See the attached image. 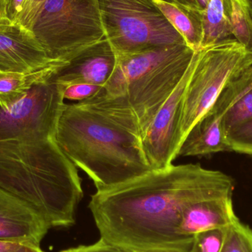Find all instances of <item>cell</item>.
Returning <instances> with one entry per match:
<instances>
[{"label":"cell","instance_id":"obj_1","mask_svg":"<svg viewBox=\"0 0 252 252\" xmlns=\"http://www.w3.org/2000/svg\"><path fill=\"white\" fill-rule=\"evenodd\" d=\"M64 105L63 89L51 78L8 110L0 107V189L33 209L50 229L73 226L84 196L78 167L56 141Z\"/></svg>","mask_w":252,"mask_h":252},{"label":"cell","instance_id":"obj_2","mask_svg":"<svg viewBox=\"0 0 252 252\" xmlns=\"http://www.w3.org/2000/svg\"><path fill=\"white\" fill-rule=\"evenodd\" d=\"M234 181L200 164L152 170L91 196L89 208L100 239L126 251L189 252L179 235L182 210L192 203L232 196Z\"/></svg>","mask_w":252,"mask_h":252},{"label":"cell","instance_id":"obj_3","mask_svg":"<svg viewBox=\"0 0 252 252\" xmlns=\"http://www.w3.org/2000/svg\"><path fill=\"white\" fill-rule=\"evenodd\" d=\"M194 53L187 44H175L116 56L106 85L78 103L141 139L183 78Z\"/></svg>","mask_w":252,"mask_h":252},{"label":"cell","instance_id":"obj_4","mask_svg":"<svg viewBox=\"0 0 252 252\" xmlns=\"http://www.w3.org/2000/svg\"><path fill=\"white\" fill-rule=\"evenodd\" d=\"M63 154L103 190L152 170L141 139L93 109L65 103L56 128Z\"/></svg>","mask_w":252,"mask_h":252},{"label":"cell","instance_id":"obj_5","mask_svg":"<svg viewBox=\"0 0 252 252\" xmlns=\"http://www.w3.org/2000/svg\"><path fill=\"white\" fill-rule=\"evenodd\" d=\"M32 31L55 62L69 63L107 43L98 0H47Z\"/></svg>","mask_w":252,"mask_h":252},{"label":"cell","instance_id":"obj_6","mask_svg":"<svg viewBox=\"0 0 252 252\" xmlns=\"http://www.w3.org/2000/svg\"><path fill=\"white\" fill-rule=\"evenodd\" d=\"M251 64L252 52L234 38L195 52V66L182 100L181 145L226 86Z\"/></svg>","mask_w":252,"mask_h":252},{"label":"cell","instance_id":"obj_7","mask_svg":"<svg viewBox=\"0 0 252 252\" xmlns=\"http://www.w3.org/2000/svg\"><path fill=\"white\" fill-rule=\"evenodd\" d=\"M108 45L115 56L186 44L152 0H98Z\"/></svg>","mask_w":252,"mask_h":252},{"label":"cell","instance_id":"obj_8","mask_svg":"<svg viewBox=\"0 0 252 252\" xmlns=\"http://www.w3.org/2000/svg\"><path fill=\"white\" fill-rule=\"evenodd\" d=\"M195 52L183 78L141 138L144 154L152 170L170 167L177 158L181 146L182 100L195 66Z\"/></svg>","mask_w":252,"mask_h":252},{"label":"cell","instance_id":"obj_9","mask_svg":"<svg viewBox=\"0 0 252 252\" xmlns=\"http://www.w3.org/2000/svg\"><path fill=\"white\" fill-rule=\"evenodd\" d=\"M55 62H59L49 58L32 31L6 18L0 20V72L31 73Z\"/></svg>","mask_w":252,"mask_h":252},{"label":"cell","instance_id":"obj_10","mask_svg":"<svg viewBox=\"0 0 252 252\" xmlns=\"http://www.w3.org/2000/svg\"><path fill=\"white\" fill-rule=\"evenodd\" d=\"M50 229L33 209L0 189V241L40 247Z\"/></svg>","mask_w":252,"mask_h":252},{"label":"cell","instance_id":"obj_11","mask_svg":"<svg viewBox=\"0 0 252 252\" xmlns=\"http://www.w3.org/2000/svg\"><path fill=\"white\" fill-rule=\"evenodd\" d=\"M116 56L107 43L94 47L62 67L53 81L61 87L88 84L103 87L113 73Z\"/></svg>","mask_w":252,"mask_h":252},{"label":"cell","instance_id":"obj_12","mask_svg":"<svg viewBox=\"0 0 252 252\" xmlns=\"http://www.w3.org/2000/svg\"><path fill=\"white\" fill-rule=\"evenodd\" d=\"M238 220L232 196L209 198L189 204L182 210L178 231L181 236L192 242L199 232L227 227Z\"/></svg>","mask_w":252,"mask_h":252},{"label":"cell","instance_id":"obj_13","mask_svg":"<svg viewBox=\"0 0 252 252\" xmlns=\"http://www.w3.org/2000/svg\"><path fill=\"white\" fill-rule=\"evenodd\" d=\"M213 107L222 115L226 136L252 121V64L226 86Z\"/></svg>","mask_w":252,"mask_h":252},{"label":"cell","instance_id":"obj_14","mask_svg":"<svg viewBox=\"0 0 252 252\" xmlns=\"http://www.w3.org/2000/svg\"><path fill=\"white\" fill-rule=\"evenodd\" d=\"M232 151L222 124V115L212 107L187 134L176 157H206Z\"/></svg>","mask_w":252,"mask_h":252},{"label":"cell","instance_id":"obj_15","mask_svg":"<svg viewBox=\"0 0 252 252\" xmlns=\"http://www.w3.org/2000/svg\"><path fill=\"white\" fill-rule=\"evenodd\" d=\"M67 64L64 62H55L31 73L0 72V107L8 110L25 97L34 86L48 81Z\"/></svg>","mask_w":252,"mask_h":252},{"label":"cell","instance_id":"obj_16","mask_svg":"<svg viewBox=\"0 0 252 252\" xmlns=\"http://www.w3.org/2000/svg\"><path fill=\"white\" fill-rule=\"evenodd\" d=\"M154 4L193 51L201 48L204 39L203 10H188L171 1L152 0Z\"/></svg>","mask_w":252,"mask_h":252},{"label":"cell","instance_id":"obj_17","mask_svg":"<svg viewBox=\"0 0 252 252\" xmlns=\"http://www.w3.org/2000/svg\"><path fill=\"white\" fill-rule=\"evenodd\" d=\"M203 47L232 38V27L226 13L225 0H209L202 12Z\"/></svg>","mask_w":252,"mask_h":252},{"label":"cell","instance_id":"obj_18","mask_svg":"<svg viewBox=\"0 0 252 252\" xmlns=\"http://www.w3.org/2000/svg\"><path fill=\"white\" fill-rule=\"evenodd\" d=\"M234 38L252 52V23L241 0H225Z\"/></svg>","mask_w":252,"mask_h":252},{"label":"cell","instance_id":"obj_19","mask_svg":"<svg viewBox=\"0 0 252 252\" xmlns=\"http://www.w3.org/2000/svg\"><path fill=\"white\" fill-rule=\"evenodd\" d=\"M220 252H252V229L239 220L228 226Z\"/></svg>","mask_w":252,"mask_h":252},{"label":"cell","instance_id":"obj_20","mask_svg":"<svg viewBox=\"0 0 252 252\" xmlns=\"http://www.w3.org/2000/svg\"><path fill=\"white\" fill-rule=\"evenodd\" d=\"M227 227L215 228L196 234L189 252H220Z\"/></svg>","mask_w":252,"mask_h":252},{"label":"cell","instance_id":"obj_21","mask_svg":"<svg viewBox=\"0 0 252 252\" xmlns=\"http://www.w3.org/2000/svg\"><path fill=\"white\" fill-rule=\"evenodd\" d=\"M232 151L252 156V121L227 134Z\"/></svg>","mask_w":252,"mask_h":252},{"label":"cell","instance_id":"obj_22","mask_svg":"<svg viewBox=\"0 0 252 252\" xmlns=\"http://www.w3.org/2000/svg\"><path fill=\"white\" fill-rule=\"evenodd\" d=\"M62 89L64 100L67 99L73 101L81 102L93 97L103 87L88 84H77L62 87Z\"/></svg>","mask_w":252,"mask_h":252},{"label":"cell","instance_id":"obj_23","mask_svg":"<svg viewBox=\"0 0 252 252\" xmlns=\"http://www.w3.org/2000/svg\"><path fill=\"white\" fill-rule=\"evenodd\" d=\"M47 0H25L16 22L32 31L41 7Z\"/></svg>","mask_w":252,"mask_h":252},{"label":"cell","instance_id":"obj_24","mask_svg":"<svg viewBox=\"0 0 252 252\" xmlns=\"http://www.w3.org/2000/svg\"><path fill=\"white\" fill-rule=\"evenodd\" d=\"M25 1V0H4L6 19L16 22L18 16L22 11Z\"/></svg>","mask_w":252,"mask_h":252},{"label":"cell","instance_id":"obj_25","mask_svg":"<svg viewBox=\"0 0 252 252\" xmlns=\"http://www.w3.org/2000/svg\"><path fill=\"white\" fill-rule=\"evenodd\" d=\"M93 246L97 252H135L126 251V250L117 248L114 246L108 244L107 243L105 242L100 238L97 242L93 244Z\"/></svg>","mask_w":252,"mask_h":252},{"label":"cell","instance_id":"obj_26","mask_svg":"<svg viewBox=\"0 0 252 252\" xmlns=\"http://www.w3.org/2000/svg\"><path fill=\"white\" fill-rule=\"evenodd\" d=\"M171 1L180 6L182 8L188 10H203L198 5L196 0H166Z\"/></svg>","mask_w":252,"mask_h":252},{"label":"cell","instance_id":"obj_27","mask_svg":"<svg viewBox=\"0 0 252 252\" xmlns=\"http://www.w3.org/2000/svg\"><path fill=\"white\" fill-rule=\"evenodd\" d=\"M23 244L0 241V252H15Z\"/></svg>","mask_w":252,"mask_h":252},{"label":"cell","instance_id":"obj_28","mask_svg":"<svg viewBox=\"0 0 252 252\" xmlns=\"http://www.w3.org/2000/svg\"><path fill=\"white\" fill-rule=\"evenodd\" d=\"M60 252H97V251L94 250L93 244H91V245H80L78 247H72V248L62 250Z\"/></svg>","mask_w":252,"mask_h":252},{"label":"cell","instance_id":"obj_29","mask_svg":"<svg viewBox=\"0 0 252 252\" xmlns=\"http://www.w3.org/2000/svg\"><path fill=\"white\" fill-rule=\"evenodd\" d=\"M15 252H44L38 246L32 245V244H22Z\"/></svg>","mask_w":252,"mask_h":252},{"label":"cell","instance_id":"obj_30","mask_svg":"<svg viewBox=\"0 0 252 252\" xmlns=\"http://www.w3.org/2000/svg\"><path fill=\"white\" fill-rule=\"evenodd\" d=\"M245 5L252 23V0H241Z\"/></svg>","mask_w":252,"mask_h":252},{"label":"cell","instance_id":"obj_31","mask_svg":"<svg viewBox=\"0 0 252 252\" xmlns=\"http://www.w3.org/2000/svg\"><path fill=\"white\" fill-rule=\"evenodd\" d=\"M5 17V10H4V0H0V20Z\"/></svg>","mask_w":252,"mask_h":252},{"label":"cell","instance_id":"obj_32","mask_svg":"<svg viewBox=\"0 0 252 252\" xmlns=\"http://www.w3.org/2000/svg\"><path fill=\"white\" fill-rule=\"evenodd\" d=\"M196 1L201 10H204L207 7V4H208L209 0H196Z\"/></svg>","mask_w":252,"mask_h":252}]
</instances>
